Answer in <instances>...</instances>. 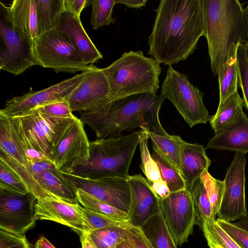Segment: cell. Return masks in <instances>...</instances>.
I'll return each mask as SVG.
<instances>
[{
    "label": "cell",
    "mask_w": 248,
    "mask_h": 248,
    "mask_svg": "<svg viewBox=\"0 0 248 248\" xmlns=\"http://www.w3.org/2000/svg\"><path fill=\"white\" fill-rule=\"evenodd\" d=\"M205 35L213 74L218 75L241 38L243 4L238 0H202Z\"/></svg>",
    "instance_id": "cell-3"
},
{
    "label": "cell",
    "mask_w": 248,
    "mask_h": 248,
    "mask_svg": "<svg viewBox=\"0 0 248 248\" xmlns=\"http://www.w3.org/2000/svg\"><path fill=\"white\" fill-rule=\"evenodd\" d=\"M208 230L213 235L216 241L224 248H245L233 239L217 223H205L202 230Z\"/></svg>",
    "instance_id": "cell-43"
},
{
    "label": "cell",
    "mask_w": 248,
    "mask_h": 248,
    "mask_svg": "<svg viewBox=\"0 0 248 248\" xmlns=\"http://www.w3.org/2000/svg\"><path fill=\"white\" fill-rule=\"evenodd\" d=\"M82 216L87 227V231L106 227H119L125 228L130 225L129 222L118 220L104 216L81 206Z\"/></svg>",
    "instance_id": "cell-37"
},
{
    "label": "cell",
    "mask_w": 248,
    "mask_h": 248,
    "mask_svg": "<svg viewBox=\"0 0 248 248\" xmlns=\"http://www.w3.org/2000/svg\"><path fill=\"white\" fill-rule=\"evenodd\" d=\"M26 167L32 175L45 170H51L57 168L54 162L51 160L35 162H29Z\"/></svg>",
    "instance_id": "cell-48"
},
{
    "label": "cell",
    "mask_w": 248,
    "mask_h": 248,
    "mask_svg": "<svg viewBox=\"0 0 248 248\" xmlns=\"http://www.w3.org/2000/svg\"><path fill=\"white\" fill-rule=\"evenodd\" d=\"M245 155L236 152L227 168L218 219L231 222L248 216L245 201Z\"/></svg>",
    "instance_id": "cell-11"
},
{
    "label": "cell",
    "mask_w": 248,
    "mask_h": 248,
    "mask_svg": "<svg viewBox=\"0 0 248 248\" xmlns=\"http://www.w3.org/2000/svg\"><path fill=\"white\" fill-rule=\"evenodd\" d=\"M205 149L203 145L186 141L182 146L181 174L185 181V189L188 192L211 165V160L207 155Z\"/></svg>",
    "instance_id": "cell-22"
},
{
    "label": "cell",
    "mask_w": 248,
    "mask_h": 248,
    "mask_svg": "<svg viewBox=\"0 0 248 248\" xmlns=\"http://www.w3.org/2000/svg\"><path fill=\"white\" fill-rule=\"evenodd\" d=\"M40 185L54 196L72 203H79L77 187L73 181L58 168L33 175Z\"/></svg>",
    "instance_id": "cell-23"
},
{
    "label": "cell",
    "mask_w": 248,
    "mask_h": 248,
    "mask_svg": "<svg viewBox=\"0 0 248 248\" xmlns=\"http://www.w3.org/2000/svg\"><path fill=\"white\" fill-rule=\"evenodd\" d=\"M0 150L19 163L29 164L20 138L9 117L0 115Z\"/></svg>",
    "instance_id": "cell-24"
},
{
    "label": "cell",
    "mask_w": 248,
    "mask_h": 248,
    "mask_svg": "<svg viewBox=\"0 0 248 248\" xmlns=\"http://www.w3.org/2000/svg\"><path fill=\"white\" fill-rule=\"evenodd\" d=\"M0 69L15 75L37 64L33 49L14 30L0 13Z\"/></svg>",
    "instance_id": "cell-15"
},
{
    "label": "cell",
    "mask_w": 248,
    "mask_h": 248,
    "mask_svg": "<svg viewBox=\"0 0 248 248\" xmlns=\"http://www.w3.org/2000/svg\"><path fill=\"white\" fill-rule=\"evenodd\" d=\"M161 213L177 246L188 241L196 224L193 202L186 189L170 193L165 199H159Z\"/></svg>",
    "instance_id": "cell-10"
},
{
    "label": "cell",
    "mask_w": 248,
    "mask_h": 248,
    "mask_svg": "<svg viewBox=\"0 0 248 248\" xmlns=\"http://www.w3.org/2000/svg\"><path fill=\"white\" fill-rule=\"evenodd\" d=\"M246 48V56L248 60V44L247 45H243Z\"/></svg>",
    "instance_id": "cell-57"
},
{
    "label": "cell",
    "mask_w": 248,
    "mask_h": 248,
    "mask_svg": "<svg viewBox=\"0 0 248 248\" xmlns=\"http://www.w3.org/2000/svg\"><path fill=\"white\" fill-rule=\"evenodd\" d=\"M240 44H248V4L243 10L242 25Z\"/></svg>",
    "instance_id": "cell-50"
},
{
    "label": "cell",
    "mask_w": 248,
    "mask_h": 248,
    "mask_svg": "<svg viewBox=\"0 0 248 248\" xmlns=\"http://www.w3.org/2000/svg\"><path fill=\"white\" fill-rule=\"evenodd\" d=\"M76 117H53L31 110L9 118L17 131L23 134L34 147L54 162L53 150Z\"/></svg>",
    "instance_id": "cell-7"
},
{
    "label": "cell",
    "mask_w": 248,
    "mask_h": 248,
    "mask_svg": "<svg viewBox=\"0 0 248 248\" xmlns=\"http://www.w3.org/2000/svg\"><path fill=\"white\" fill-rule=\"evenodd\" d=\"M77 196L78 202L85 208L118 220L129 221L128 214L96 199L80 188L77 189Z\"/></svg>",
    "instance_id": "cell-33"
},
{
    "label": "cell",
    "mask_w": 248,
    "mask_h": 248,
    "mask_svg": "<svg viewBox=\"0 0 248 248\" xmlns=\"http://www.w3.org/2000/svg\"><path fill=\"white\" fill-rule=\"evenodd\" d=\"M116 248H133L128 243V242L124 240L119 243L116 247Z\"/></svg>",
    "instance_id": "cell-56"
},
{
    "label": "cell",
    "mask_w": 248,
    "mask_h": 248,
    "mask_svg": "<svg viewBox=\"0 0 248 248\" xmlns=\"http://www.w3.org/2000/svg\"><path fill=\"white\" fill-rule=\"evenodd\" d=\"M32 49L37 64L52 68L56 73L83 72L92 66L84 62L74 41L57 28L40 36Z\"/></svg>",
    "instance_id": "cell-6"
},
{
    "label": "cell",
    "mask_w": 248,
    "mask_h": 248,
    "mask_svg": "<svg viewBox=\"0 0 248 248\" xmlns=\"http://www.w3.org/2000/svg\"><path fill=\"white\" fill-rule=\"evenodd\" d=\"M141 229L154 248H177L160 211L150 218Z\"/></svg>",
    "instance_id": "cell-29"
},
{
    "label": "cell",
    "mask_w": 248,
    "mask_h": 248,
    "mask_svg": "<svg viewBox=\"0 0 248 248\" xmlns=\"http://www.w3.org/2000/svg\"><path fill=\"white\" fill-rule=\"evenodd\" d=\"M189 193L194 203L196 225L202 229L205 223L215 222V216L206 190L200 178L195 182Z\"/></svg>",
    "instance_id": "cell-30"
},
{
    "label": "cell",
    "mask_w": 248,
    "mask_h": 248,
    "mask_svg": "<svg viewBox=\"0 0 248 248\" xmlns=\"http://www.w3.org/2000/svg\"><path fill=\"white\" fill-rule=\"evenodd\" d=\"M149 182L152 189L159 199H165L170 194L167 184L163 180L154 182L149 181Z\"/></svg>",
    "instance_id": "cell-49"
},
{
    "label": "cell",
    "mask_w": 248,
    "mask_h": 248,
    "mask_svg": "<svg viewBox=\"0 0 248 248\" xmlns=\"http://www.w3.org/2000/svg\"><path fill=\"white\" fill-rule=\"evenodd\" d=\"M36 200L30 193L22 194L0 188V228L25 234L35 224Z\"/></svg>",
    "instance_id": "cell-14"
},
{
    "label": "cell",
    "mask_w": 248,
    "mask_h": 248,
    "mask_svg": "<svg viewBox=\"0 0 248 248\" xmlns=\"http://www.w3.org/2000/svg\"><path fill=\"white\" fill-rule=\"evenodd\" d=\"M147 134L153 146L156 148L160 153L172 164L181 173V150L183 143L185 142L178 135L162 136L157 135L149 129L142 127Z\"/></svg>",
    "instance_id": "cell-27"
},
{
    "label": "cell",
    "mask_w": 248,
    "mask_h": 248,
    "mask_svg": "<svg viewBox=\"0 0 248 248\" xmlns=\"http://www.w3.org/2000/svg\"><path fill=\"white\" fill-rule=\"evenodd\" d=\"M80 240L82 246L81 248H97L90 240L85 232L80 233Z\"/></svg>",
    "instance_id": "cell-53"
},
{
    "label": "cell",
    "mask_w": 248,
    "mask_h": 248,
    "mask_svg": "<svg viewBox=\"0 0 248 248\" xmlns=\"http://www.w3.org/2000/svg\"><path fill=\"white\" fill-rule=\"evenodd\" d=\"M81 206L54 197L38 199L35 204L36 220H48L67 226L75 231L87 232Z\"/></svg>",
    "instance_id": "cell-18"
},
{
    "label": "cell",
    "mask_w": 248,
    "mask_h": 248,
    "mask_svg": "<svg viewBox=\"0 0 248 248\" xmlns=\"http://www.w3.org/2000/svg\"><path fill=\"white\" fill-rule=\"evenodd\" d=\"M206 190L213 214L216 217L220 208L224 190V181L214 178L205 170L200 177Z\"/></svg>",
    "instance_id": "cell-38"
},
{
    "label": "cell",
    "mask_w": 248,
    "mask_h": 248,
    "mask_svg": "<svg viewBox=\"0 0 248 248\" xmlns=\"http://www.w3.org/2000/svg\"><path fill=\"white\" fill-rule=\"evenodd\" d=\"M238 45L231 49L218 75L219 88L218 106L237 92L238 71L236 51Z\"/></svg>",
    "instance_id": "cell-25"
},
{
    "label": "cell",
    "mask_w": 248,
    "mask_h": 248,
    "mask_svg": "<svg viewBox=\"0 0 248 248\" xmlns=\"http://www.w3.org/2000/svg\"><path fill=\"white\" fill-rule=\"evenodd\" d=\"M243 107V99L238 92L218 106L216 113L210 116L209 121L215 134L224 131L233 123Z\"/></svg>",
    "instance_id": "cell-28"
},
{
    "label": "cell",
    "mask_w": 248,
    "mask_h": 248,
    "mask_svg": "<svg viewBox=\"0 0 248 248\" xmlns=\"http://www.w3.org/2000/svg\"><path fill=\"white\" fill-rule=\"evenodd\" d=\"M97 248H116L125 240V228L119 227H106L85 232Z\"/></svg>",
    "instance_id": "cell-34"
},
{
    "label": "cell",
    "mask_w": 248,
    "mask_h": 248,
    "mask_svg": "<svg viewBox=\"0 0 248 248\" xmlns=\"http://www.w3.org/2000/svg\"><path fill=\"white\" fill-rule=\"evenodd\" d=\"M234 224L237 226L248 231V217H243L238 219V221Z\"/></svg>",
    "instance_id": "cell-55"
},
{
    "label": "cell",
    "mask_w": 248,
    "mask_h": 248,
    "mask_svg": "<svg viewBox=\"0 0 248 248\" xmlns=\"http://www.w3.org/2000/svg\"><path fill=\"white\" fill-rule=\"evenodd\" d=\"M80 188L96 199L128 214L131 190L126 178L108 177L91 179L62 172Z\"/></svg>",
    "instance_id": "cell-16"
},
{
    "label": "cell",
    "mask_w": 248,
    "mask_h": 248,
    "mask_svg": "<svg viewBox=\"0 0 248 248\" xmlns=\"http://www.w3.org/2000/svg\"><path fill=\"white\" fill-rule=\"evenodd\" d=\"M17 132L21 139L25 155L29 162L50 160L43 153L34 147L23 134L18 131Z\"/></svg>",
    "instance_id": "cell-46"
},
{
    "label": "cell",
    "mask_w": 248,
    "mask_h": 248,
    "mask_svg": "<svg viewBox=\"0 0 248 248\" xmlns=\"http://www.w3.org/2000/svg\"><path fill=\"white\" fill-rule=\"evenodd\" d=\"M39 37L56 29L65 10L64 0H34Z\"/></svg>",
    "instance_id": "cell-26"
},
{
    "label": "cell",
    "mask_w": 248,
    "mask_h": 248,
    "mask_svg": "<svg viewBox=\"0 0 248 248\" xmlns=\"http://www.w3.org/2000/svg\"><path fill=\"white\" fill-rule=\"evenodd\" d=\"M0 11L21 38L33 48L39 38L34 0H14L9 6L0 2Z\"/></svg>",
    "instance_id": "cell-19"
},
{
    "label": "cell",
    "mask_w": 248,
    "mask_h": 248,
    "mask_svg": "<svg viewBox=\"0 0 248 248\" xmlns=\"http://www.w3.org/2000/svg\"><path fill=\"white\" fill-rule=\"evenodd\" d=\"M57 29L74 41L86 64H92L103 58V55L84 29L80 19L74 17L64 10Z\"/></svg>",
    "instance_id": "cell-21"
},
{
    "label": "cell",
    "mask_w": 248,
    "mask_h": 248,
    "mask_svg": "<svg viewBox=\"0 0 248 248\" xmlns=\"http://www.w3.org/2000/svg\"><path fill=\"white\" fill-rule=\"evenodd\" d=\"M217 223L236 242L248 248V231L230 221L217 218Z\"/></svg>",
    "instance_id": "cell-44"
},
{
    "label": "cell",
    "mask_w": 248,
    "mask_h": 248,
    "mask_svg": "<svg viewBox=\"0 0 248 248\" xmlns=\"http://www.w3.org/2000/svg\"><path fill=\"white\" fill-rule=\"evenodd\" d=\"M140 130V134L139 145L141 160L140 165L141 170L149 181L154 182L161 181L162 180L158 167L151 156L148 149V136L144 130Z\"/></svg>",
    "instance_id": "cell-35"
},
{
    "label": "cell",
    "mask_w": 248,
    "mask_h": 248,
    "mask_svg": "<svg viewBox=\"0 0 248 248\" xmlns=\"http://www.w3.org/2000/svg\"><path fill=\"white\" fill-rule=\"evenodd\" d=\"M127 179L131 190L129 222L133 226L141 228L160 211L159 199L148 180L141 174L129 175Z\"/></svg>",
    "instance_id": "cell-17"
},
{
    "label": "cell",
    "mask_w": 248,
    "mask_h": 248,
    "mask_svg": "<svg viewBox=\"0 0 248 248\" xmlns=\"http://www.w3.org/2000/svg\"><path fill=\"white\" fill-rule=\"evenodd\" d=\"M125 240L133 248H154L140 227L130 224L125 228Z\"/></svg>",
    "instance_id": "cell-45"
},
{
    "label": "cell",
    "mask_w": 248,
    "mask_h": 248,
    "mask_svg": "<svg viewBox=\"0 0 248 248\" xmlns=\"http://www.w3.org/2000/svg\"><path fill=\"white\" fill-rule=\"evenodd\" d=\"M32 110L53 117L62 118L76 117L72 113L67 98L38 106Z\"/></svg>",
    "instance_id": "cell-41"
},
{
    "label": "cell",
    "mask_w": 248,
    "mask_h": 248,
    "mask_svg": "<svg viewBox=\"0 0 248 248\" xmlns=\"http://www.w3.org/2000/svg\"><path fill=\"white\" fill-rule=\"evenodd\" d=\"M202 231L209 248H224L216 241L213 235L208 230L205 228L202 230Z\"/></svg>",
    "instance_id": "cell-52"
},
{
    "label": "cell",
    "mask_w": 248,
    "mask_h": 248,
    "mask_svg": "<svg viewBox=\"0 0 248 248\" xmlns=\"http://www.w3.org/2000/svg\"><path fill=\"white\" fill-rule=\"evenodd\" d=\"M0 248H32L25 234L0 228Z\"/></svg>",
    "instance_id": "cell-42"
},
{
    "label": "cell",
    "mask_w": 248,
    "mask_h": 248,
    "mask_svg": "<svg viewBox=\"0 0 248 248\" xmlns=\"http://www.w3.org/2000/svg\"><path fill=\"white\" fill-rule=\"evenodd\" d=\"M92 6L91 24L94 30L114 24L112 17L113 8L116 0H91Z\"/></svg>",
    "instance_id": "cell-36"
},
{
    "label": "cell",
    "mask_w": 248,
    "mask_h": 248,
    "mask_svg": "<svg viewBox=\"0 0 248 248\" xmlns=\"http://www.w3.org/2000/svg\"><path fill=\"white\" fill-rule=\"evenodd\" d=\"M90 5L91 0H64L65 10L78 19H80L82 10Z\"/></svg>",
    "instance_id": "cell-47"
},
{
    "label": "cell",
    "mask_w": 248,
    "mask_h": 248,
    "mask_svg": "<svg viewBox=\"0 0 248 248\" xmlns=\"http://www.w3.org/2000/svg\"><path fill=\"white\" fill-rule=\"evenodd\" d=\"M102 70L116 101L139 94L157 95L160 63L141 50L124 52Z\"/></svg>",
    "instance_id": "cell-4"
},
{
    "label": "cell",
    "mask_w": 248,
    "mask_h": 248,
    "mask_svg": "<svg viewBox=\"0 0 248 248\" xmlns=\"http://www.w3.org/2000/svg\"><path fill=\"white\" fill-rule=\"evenodd\" d=\"M153 149L151 156L157 163L161 179L170 193L185 189V181L180 171L156 148L153 146Z\"/></svg>",
    "instance_id": "cell-32"
},
{
    "label": "cell",
    "mask_w": 248,
    "mask_h": 248,
    "mask_svg": "<svg viewBox=\"0 0 248 248\" xmlns=\"http://www.w3.org/2000/svg\"><path fill=\"white\" fill-rule=\"evenodd\" d=\"M90 141L84 124L76 117L53 150V161L61 171L73 173L90 159Z\"/></svg>",
    "instance_id": "cell-12"
},
{
    "label": "cell",
    "mask_w": 248,
    "mask_h": 248,
    "mask_svg": "<svg viewBox=\"0 0 248 248\" xmlns=\"http://www.w3.org/2000/svg\"><path fill=\"white\" fill-rule=\"evenodd\" d=\"M35 248H56L46 238L40 237L35 245Z\"/></svg>",
    "instance_id": "cell-54"
},
{
    "label": "cell",
    "mask_w": 248,
    "mask_h": 248,
    "mask_svg": "<svg viewBox=\"0 0 248 248\" xmlns=\"http://www.w3.org/2000/svg\"><path fill=\"white\" fill-rule=\"evenodd\" d=\"M236 58L238 71V84L242 91L244 106L248 111V60L245 46L240 43L237 47Z\"/></svg>",
    "instance_id": "cell-40"
},
{
    "label": "cell",
    "mask_w": 248,
    "mask_h": 248,
    "mask_svg": "<svg viewBox=\"0 0 248 248\" xmlns=\"http://www.w3.org/2000/svg\"><path fill=\"white\" fill-rule=\"evenodd\" d=\"M154 10L147 54L169 66L186 60L205 35L202 0H161Z\"/></svg>",
    "instance_id": "cell-1"
},
{
    "label": "cell",
    "mask_w": 248,
    "mask_h": 248,
    "mask_svg": "<svg viewBox=\"0 0 248 248\" xmlns=\"http://www.w3.org/2000/svg\"><path fill=\"white\" fill-rule=\"evenodd\" d=\"M190 127L206 124L210 116L203 101V93L191 84L187 76L169 66L161 90Z\"/></svg>",
    "instance_id": "cell-8"
},
{
    "label": "cell",
    "mask_w": 248,
    "mask_h": 248,
    "mask_svg": "<svg viewBox=\"0 0 248 248\" xmlns=\"http://www.w3.org/2000/svg\"><path fill=\"white\" fill-rule=\"evenodd\" d=\"M205 149L248 152V117L243 110L233 123L209 139Z\"/></svg>",
    "instance_id": "cell-20"
},
{
    "label": "cell",
    "mask_w": 248,
    "mask_h": 248,
    "mask_svg": "<svg viewBox=\"0 0 248 248\" xmlns=\"http://www.w3.org/2000/svg\"><path fill=\"white\" fill-rule=\"evenodd\" d=\"M140 134V130L116 138L90 141L88 163L71 173L91 179L108 177L127 179Z\"/></svg>",
    "instance_id": "cell-5"
},
{
    "label": "cell",
    "mask_w": 248,
    "mask_h": 248,
    "mask_svg": "<svg viewBox=\"0 0 248 248\" xmlns=\"http://www.w3.org/2000/svg\"><path fill=\"white\" fill-rule=\"evenodd\" d=\"M165 99L161 93L133 95L115 101L104 115L79 113V119L93 130L98 139L118 137L124 131L142 127L157 135L167 136L169 134L162 127L159 118Z\"/></svg>",
    "instance_id": "cell-2"
},
{
    "label": "cell",
    "mask_w": 248,
    "mask_h": 248,
    "mask_svg": "<svg viewBox=\"0 0 248 248\" xmlns=\"http://www.w3.org/2000/svg\"><path fill=\"white\" fill-rule=\"evenodd\" d=\"M0 160L7 164L19 176L26 186L29 193L33 195L37 200L51 197H56L40 185L26 166L19 163L1 150Z\"/></svg>",
    "instance_id": "cell-31"
},
{
    "label": "cell",
    "mask_w": 248,
    "mask_h": 248,
    "mask_svg": "<svg viewBox=\"0 0 248 248\" xmlns=\"http://www.w3.org/2000/svg\"><path fill=\"white\" fill-rule=\"evenodd\" d=\"M147 0H116V4H123L131 8H140L146 6Z\"/></svg>",
    "instance_id": "cell-51"
},
{
    "label": "cell",
    "mask_w": 248,
    "mask_h": 248,
    "mask_svg": "<svg viewBox=\"0 0 248 248\" xmlns=\"http://www.w3.org/2000/svg\"><path fill=\"white\" fill-rule=\"evenodd\" d=\"M85 74L86 71L83 72L40 91L34 92L31 88L28 93L7 100L4 107L0 110V115L10 118L19 116L38 106L68 98Z\"/></svg>",
    "instance_id": "cell-13"
},
{
    "label": "cell",
    "mask_w": 248,
    "mask_h": 248,
    "mask_svg": "<svg viewBox=\"0 0 248 248\" xmlns=\"http://www.w3.org/2000/svg\"><path fill=\"white\" fill-rule=\"evenodd\" d=\"M0 188L22 194L29 193L19 176L1 160H0Z\"/></svg>",
    "instance_id": "cell-39"
},
{
    "label": "cell",
    "mask_w": 248,
    "mask_h": 248,
    "mask_svg": "<svg viewBox=\"0 0 248 248\" xmlns=\"http://www.w3.org/2000/svg\"><path fill=\"white\" fill-rule=\"evenodd\" d=\"M67 100L72 112L95 116L107 113L116 101L102 69L93 64Z\"/></svg>",
    "instance_id": "cell-9"
}]
</instances>
